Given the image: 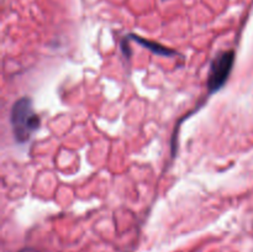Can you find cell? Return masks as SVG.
Listing matches in <instances>:
<instances>
[{"label": "cell", "mask_w": 253, "mask_h": 252, "mask_svg": "<svg viewBox=\"0 0 253 252\" xmlns=\"http://www.w3.org/2000/svg\"><path fill=\"white\" fill-rule=\"evenodd\" d=\"M10 123L15 138L19 142H26L32 133L40 127V118L35 111L31 99L21 98L14 104L10 114Z\"/></svg>", "instance_id": "obj_1"}, {"label": "cell", "mask_w": 253, "mask_h": 252, "mask_svg": "<svg viewBox=\"0 0 253 252\" xmlns=\"http://www.w3.org/2000/svg\"><path fill=\"white\" fill-rule=\"evenodd\" d=\"M235 62V52L225 51L217 54L211 62L208 78V89L210 93L217 91L222 88L231 73L232 66Z\"/></svg>", "instance_id": "obj_2"}, {"label": "cell", "mask_w": 253, "mask_h": 252, "mask_svg": "<svg viewBox=\"0 0 253 252\" xmlns=\"http://www.w3.org/2000/svg\"><path fill=\"white\" fill-rule=\"evenodd\" d=\"M127 39L133 40V41H136V42H137V43H141V44H142V46H145L146 48H148V49H150V51H152L153 53L162 54V56H172V54H175V51H172V49L167 48V47L162 46V44L157 43V42L148 41V40L142 39V37L135 36V35H131L130 37L127 36Z\"/></svg>", "instance_id": "obj_3"}, {"label": "cell", "mask_w": 253, "mask_h": 252, "mask_svg": "<svg viewBox=\"0 0 253 252\" xmlns=\"http://www.w3.org/2000/svg\"><path fill=\"white\" fill-rule=\"evenodd\" d=\"M19 252H39V251H37V250H35V249H29V247H26V249L20 250Z\"/></svg>", "instance_id": "obj_4"}]
</instances>
